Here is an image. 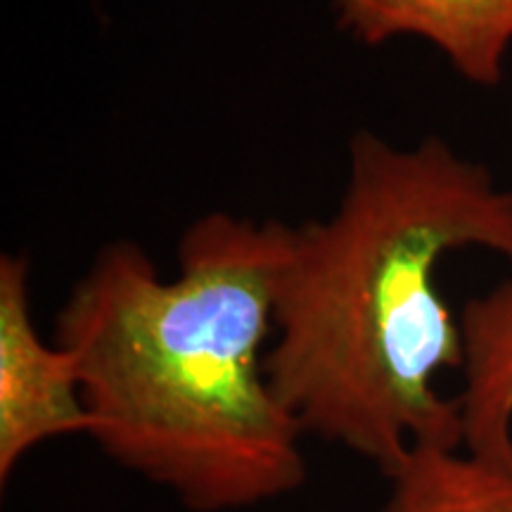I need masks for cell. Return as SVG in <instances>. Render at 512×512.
Here are the masks:
<instances>
[{
  "label": "cell",
  "instance_id": "cell-2",
  "mask_svg": "<svg viewBox=\"0 0 512 512\" xmlns=\"http://www.w3.org/2000/svg\"><path fill=\"white\" fill-rule=\"evenodd\" d=\"M287 235L211 211L185 228L171 278L138 242H107L57 313L88 437L192 512L254 508L306 479V434L266 368Z\"/></svg>",
  "mask_w": 512,
  "mask_h": 512
},
{
  "label": "cell",
  "instance_id": "cell-1",
  "mask_svg": "<svg viewBox=\"0 0 512 512\" xmlns=\"http://www.w3.org/2000/svg\"><path fill=\"white\" fill-rule=\"evenodd\" d=\"M477 247L512 266V188L446 140L399 147L361 128L328 219L290 226L273 287L266 368L304 434L394 475L415 448H460V320L441 259Z\"/></svg>",
  "mask_w": 512,
  "mask_h": 512
},
{
  "label": "cell",
  "instance_id": "cell-6",
  "mask_svg": "<svg viewBox=\"0 0 512 512\" xmlns=\"http://www.w3.org/2000/svg\"><path fill=\"white\" fill-rule=\"evenodd\" d=\"M377 512H512V456L415 448L389 475Z\"/></svg>",
  "mask_w": 512,
  "mask_h": 512
},
{
  "label": "cell",
  "instance_id": "cell-5",
  "mask_svg": "<svg viewBox=\"0 0 512 512\" xmlns=\"http://www.w3.org/2000/svg\"><path fill=\"white\" fill-rule=\"evenodd\" d=\"M458 320L463 448L489 458L512 456V266L508 278L465 302Z\"/></svg>",
  "mask_w": 512,
  "mask_h": 512
},
{
  "label": "cell",
  "instance_id": "cell-4",
  "mask_svg": "<svg viewBox=\"0 0 512 512\" xmlns=\"http://www.w3.org/2000/svg\"><path fill=\"white\" fill-rule=\"evenodd\" d=\"M337 24L363 46L420 38L465 81L501 86L512 48V0H335Z\"/></svg>",
  "mask_w": 512,
  "mask_h": 512
},
{
  "label": "cell",
  "instance_id": "cell-3",
  "mask_svg": "<svg viewBox=\"0 0 512 512\" xmlns=\"http://www.w3.org/2000/svg\"><path fill=\"white\" fill-rule=\"evenodd\" d=\"M91 432L74 358L46 344L31 311V261L0 256V479L50 439Z\"/></svg>",
  "mask_w": 512,
  "mask_h": 512
}]
</instances>
